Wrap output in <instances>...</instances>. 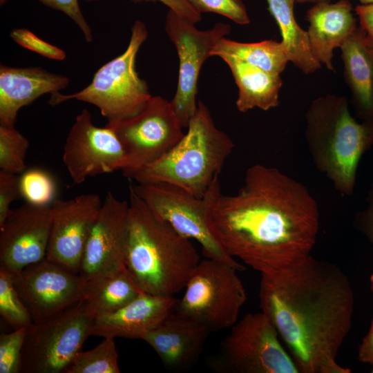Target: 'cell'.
Wrapping results in <instances>:
<instances>
[{"label": "cell", "mask_w": 373, "mask_h": 373, "mask_svg": "<svg viewBox=\"0 0 373 373\" xmlns=\"http://www.w3.org/2000/svg\"><path fill=\"white\" fill-rule=\"evenodd\" d=\"M319 210L307 188L275 167L256 164L236 193L217 197L209 227L222 249L262 274H272L311 254Z\"/></svg>", "instance_id": "cell-1"}, {"label": "cell", "mask_w": 373, "mask_h": 373, "mask_svg": "<svg viewBox=\"0 0 373 373\" xmlns=\"http://www.w3.org/2000/svg\"><path fill=\"white\" fill-rule=\"evenodd\" d=\"M259 301L302 373H349L336 363L352 327L354 294L336 265L314 258L262 274Z\"/></svg>", "instance_id": "cell-2"}, {"label": "cell", "mask_w": 373, "mask_h": 373, "mask_svg": "<svg viewBox=\"0 0 373 373\" xmlns=\"http://www.w3.org/2000/svg\"><path fill=\"white\" fill-rule=\"evenodd\" d=\"M125 266L143 292L173 296L200 262L187 238L156 216L129 187Z\"/></svg>", "instance_id": "cell-3"}, {"label": "cell", "mask_w": 373, "mask_h": 373, "mask_svg": "<svg viewBox=\"0 0 373 373\" xmlns=\"http://www.w3.org/2000/svg\"><path fill=\"white\" fill-rule=\"evenodd\" d=\"M305 120V140L315 166L341 193L352 195L360 160L373 146V122H358L347 99L332 94L313 100Z\"/></svg>", "instance_id": "cell-4"}, {"label": "cell", "mask_w": 373, "mask_h": 373, "mask_svg": "<svg viewBox=\"0 0 373 373\" xmlns=\"http://www.w3.org/2000/svg\"><path fill=\"white\" fill-rule=\"evenodd\" d=\"M234 146L231 138L216 127L207 106L199 101L182 138L133 179L140 184H170L200 198L220 175Z\"/></svg>", "instance_id": "cell-5"}, {"label": "cell", "mask_w": 373, "mask_h": 373, "mask_svg": "<svg viewBox=\"0 0 373 373\" xmlns=\"http://www.w3.org/2000/svg\"><path fill=\"white\" fill-rule=\"evenodd\" d=\"M147 37L145 24L136 20L122 54L102 66L85 88L70 95L55 93L49 104L57 105L72 99L86 102L97 106L108 122L136 115L152 97L147 82L135 68L137 52Z\"/></svg>", "instance_id": "cell-6"}, {"label": "cell", "mask_w": 373, "mask_h": 373, "mask_svg": "<svg viewBox=\"0 0 373 373\" xmlns=\"http://www.w3.org/2000/svg\"><path fill=\"white\" fill-rule=\"evenodd\" d=\"M130 188L156 216L168 222L180 234L198 242L207 258L221 260L243 270L242 265L222 249L209 227L211 206L221 193L220 175L200 198L162 182L137 183Z\"/></svg>", "instance_id": "cell-7"}, {"label": "cell", "mask_w": 373, "mask_h": 373, "mask_svg": "<svg viewBox=\"0 0 373 373\" xmlns=\"http://www.w3.org/2000/svg\"><path fill=\"white\" fill-rule=\"evenodd\" d=\"M237 271L240 270L221 260L200 261L174 310L203 324L209 331L231 328L247 300Z\"/></svg>", "instance_id": "cell-8"}, {"label": "cell", "mask_w": 373, "mask_h": 373, "mask_svg": "<svg viewBox=\"0 0 373 373\" xmlns=\"http://www.w3.org/2000/svg\"><path fill=\"white\" fill-rule=\"evenodd\" d=\"M95 315L82 299L26 329L20 373L63 372L90 336Z\"/></svg>", "instance_id": "cell-9"}, {"label": "cell", "mask_w": 373, "mask_h": 373, "mask_svg": "<svg viewBox=\"0 0 373 373\" xmlns=\"http://www.w3.org/2000/svg\"><path fill=\"white\" fill-rule=\"evenodd\" d=\"M105 126L113 129L123 147L126 162L121 171L129 179L167 153L184 135L171 102L161 96H152L136 115Z\"/></svg>", "instance_id": "cell-10"}, {"label": "cell", "mask_w": 373, "mask_h": 373, "mask_svg": "<svg viewBox=\"0 0 373 373\" xmlns=\"http://www.w3.org/2000/svg\"><path fill=\"white\" fill-rule=\"evenodd\" d=\"M165 31L174 44L179 59L178 86L170 102L182 127L187 128L198 106L196 95L201 67L211 57L218 41L230 33L231 26L217 23L210 29L200 30L195 23L169 10Z\"/></svg>", "instance_id": "cell-11"}, {"label": "cell", "mask_w": 373, "mask_h": 373, "mask_svg": "<svg viewBox=\"0 0 373 373\" xmlns=\"http://www.w3.org/2000/svg\"><path fill=\"white\" fill-rule=\"evenodd\" d=\"M278 337L264 313L247 314L237 321L222 342L224 363L239 373H298Z\"/></svg>", "instance_id": "cell-12"}, {"label": "cell", "mask_w": 373, "mask_h": 373, "mask_svg": "<svg viewBox=\"0 0 373 373\" xmlns=\"http://www.w3.org/2000/svg\"><path fill=\"white\" fill-rule=\"evenodd\" d=\"M13 283L33 323H38L82 300L87 282L80 274L44 258L13 274Z\"/></svg>", "instance_id": "cell-13"}, {"label": "cell", "mask_w": 373, "mask_h": 373, "mask_svg": "<svg viewBox=\"0 0 373 373\" xmlns=\"http://www.w3.org/2000/svg\"><path fill=\"white\" fill-rule=\"evenodd\" d=\"M62 159L73 182L81 184L88 177L121 171L126 155L113 129L95 126L83 109L68 134Z\"/></svg>", "instance_id": "cell-14"}, {"label": "cell", "mask_w": 373, "mask_h": 373, "mask_svg": "<svg viewBox=\"0 0 373 373\" xmlns=\"http://www.w3.org/2000/svg\"><path fill=\"white\" fill-rule=\"evenodd\" d=\"M102 202L95 193L50 204L51 226L45 258L79 274L86 245Z\"/></svg>", "instance_id": "cell-15"}, {"label": "cell", "mask_w": 373, "mask_h": 373, "mask_svg": "<svg viewBox=\"0 0 373 373\" xmlns=\"http://www.w3.org/2000/svg\"><path fill=\"white\" fill-rule=\"evenodd\" d=\"M128 202L108 191L88 238L79 274L87 282L126 267Z\"/></svg>", "instance_id": "cell-16"}, {"label": "cell", "mask_w": 373, "mask_h": 373, "mask_svg": "<svg viewBox=\"0 0 373 373\" xmlns=\"http://www.w3.org/2000/svg\"><path fill=\"white\" fill-rule=\"evenodd\" d=\"M50 226V204L26 202L11 209L0 227V267L17 274L44 259Z\"/></svg>", "instance_id": "cell-17"}, {"label": "cell", "mask_w": 373, "mask_h": 373, "mask_svg": "<svg viewBox=\"0 0 373 373\" xmlns=\"http://www.w3.org/2000/svg\"><path fill=\"white\" fill-rule=\"evenodd\" d=\"M209 332L203 324L173 310L142 340L151 346L165 365L182 370L198 361Z\"/></svg>", "instance_id": "cell-18"}, {"label": "cell", "mask_w": 373, "mask_h": 373, "mask_svg": "<svg viewBox=\"0 0 373 373\" xmlns=\"http://www.w3.org/2000/svg\"><path fill=\"white\" fill-rule=\"evenodd\" d=\"M177 301L173 296L142 292L121 309L95 317L90 335L142 339L174 310Z\"/></svg>", "instance_id": "cell-19"}, {"label": "cell", "mask_w": 373, "mask_h": 373, "mask_svg": "<svg viewBox=\"0 0 373 373\" xmlns=\"http://www.w3.org/2000/svg\"><path fill=\"white\" fill-rule=\"evenodd\" d=\"M68 77L40 67L0 66V124L15 126L19 111L46 93L66 88Z\"/></svg>", "instance_id": "cell-20"}, {"label": "cell", "mask_w": 373, "mask_h": 373, "mask_svg": "<svg viewBox=\"0 0 373 373\" xmlns=\"http://www.w3.org/2000/svg\"><path fill=\"white\" fill-rule=\"evenodd\" d=\"M306 20L313 55L329 70L335 72L334 50L340 48L358 28L351 3L348 0L318 2L307 11Z\"/></svg>", "instance_id": "cell-21"}, {"label": "cell", "mask_w": 373, "mask_h": 373, "mask_svg": "<svg viewBox=\"0 0 373 373\" xmlns=\"http://www.w3.org/2000/svg\"><path fill=\"white\" fill-rule=\"evenodd\" d=\"M366 32L359 26L340 46L344 77L352 104L361 121L373 122V57L365 43Z\"/></svg>", "instance_id": "cell-22"}, {"label": "cell", "mask_w": 373, "mask_h": 373, "mask_svg": "<svg viewBox=\"0 0 373 373\" xmlns=\"http://www.w3.org/2000/svg\"><path fill=\"white\" fill-rule=\"evenodd\" d=\"M220 58L227 64L238 88L237 109L245 113L255 108L268 111L279 104L283 81L279 74L264 70L229 56Z\"/></svg>", "instance_id": "cell-23"}, {"label": "cell", "mask_w": 373, "mask_h": 373, "mask_svg": "<svg viewBox=\"0 0 373 373\" xmlns=\"http://www.w3.org/2000/svg\"><path fill=\"white\" fill-rule=\"evenodd\" d=\"M266 1L269 10L279 27L282 37L280 41L289 61L307 75L320 69L322 64L313 55L307 32L296 21L294 12L296 0Z\"/></svg>", "instance_id": "cell-24"}, {"label": "cell", "mask_w": 373, "mask_h": 373, "mask_svg": "<svg viewBox=\"0 0 373 373\" xmlns=\"http://www.w3.org/2000/svg\"><path fill=\"white\" fill-rule=\"evenodd\" d=\"M142 292L125 267L111 276L87 282L83 299L96 317L121 309Z\"/></svg>", "instance_id": "cell-25"}, {"label": "cell", "mask_w": 373, "mask_h": 373, "mask_svg": "<svg viewBox=\"0 0 373 373\" xmlns=\"http://www.w3.org/2000/svg\"><path fill=\"white\" fill-rule=\"evenodd\" d=\"M211 56H229L264 70L280 75L289 59L281 41L264 40L242 43L223 37L214 46Z\"/></svg>", "instance_id": "cell-26"}, {"label": "cell", "mask_w": 373, "mask_h": 373, "mask_svg": "<svg viewBox=\"0 0 373 373\" xmlns=\"http://www.w3.org/2000/svg\"><path fill=\"white\" fill-rule=\"evenodd\" d=\"M114 338H104L95 347L79 351L63 373H119Z\"/></svg>", "instance_id": "cell-27"}, {"label": "cell", "mask_w": 373, "mask_h": 373, "mask_svg": "<svg viewBox=\"0 0 373 373\" xmlns=\"http://www.w3.org/2000/svg\"><path fill=\"white\" fill-rule=\"evenodd\" d=\"M0 314L14 329L28 327L32 318L13 283V273L0 267Z\"/></svg>", "instance_id": "cell-28"}, {"label": "cell", "mask_w": 373, "mask_h": 373, "mask_svg": "<svg viewBox=\"0 0 373 373\" xmlns=\"http://www.w3.org/2000/svg\"><path fill=\"white\" fill-rule=\"evenodd\" d=\"M28 140L15 126L0 124V170L20 174L26 170Z\"/></svg>", "instance_id": "cell-29"}, {"label": "cell", "mask_w": 373, "mask_h": 373, "mask_svg": "<svg viewBox=\"0 0 373 373\" xmlns=\"http://www.w3.org/2000/svg\"><path fill=\"white\" fill-rule=\"evenodd\" d=\"M21 197L35 204L48 205L55 200L56 185L52 177L39 169L26 170L20 176Z\"/></svg>", "instance_id": "cell-30"}, {"label": "cell", "mask_w": 373, "mask_h": 373, "mask_svg": "<svg viewBox=\"0 0 373 373\" xmlns=\"http://www.w3.org/2000/svg\"><path fill=\"white\" fill-rule=\"evenodd\" d=\"M26 327L0 336V373H20L21 354Z\"/></svg>", "instance_id": "cell-31"}, {"label": "cell", "mask_w": 373, "mask_h": 373, "mask_svg": "<svg viewBox=\"0 0 373 373\" xmlns=\"http://www.w3.org/2000/svg\"><path fill=\"white\" fill-rule=\"evenodd\" d=\"M200 14L213 12L227 17L239 25H247L250 19L242 0H187Z\"/></svg>", "instance_id": "cell-32"}, {"label": "cell", "mask_w": 373, "mask_h": 373, "mask_svg": "<svg viewBox=\"0 0 373 373\" xmlns=\"http://www.w3.org/2000/svg\"><path fill=\"white\" fill-rule=\"evenodd\" d=\"M10 35L21 46L46 58L59 61L66 58V52L62 49L42 40L28 29H14Z\"/></svg>", "instance_id": "cell-33"}, {"label": "cell", "mask_w": 373, "mask_h": 373, "mask_svg": "<svg viewBox=\"0 0 373 373\" xmlns=\"http://www.w3.org/2000/svg\"><path fill=\"white\" fill-rule=\"evenodd\" d=\"M20 198H22L20 176L0 170V227L3 224L11 210L12 202Z\"/></svg>", "instance_id": "cell-34"}, {"label": "cell", "mask_w": 373, "mask_h": 373, "mask_svg": "<svg viewBox=\"0 0 373 373\" xmlns=\"http://www.w3.org/2000/svg\"><path fill=\"white\" fill-rule=\"evenodd\" d=\"M44 5L61 11L70 17L83 32L87 42L93 41L92 30L81 11L78 0H39Z\"/></svg>", "instance_id": "cell-35"}, {"label": "cell", "mask_w": 373, "mask_h": 373, "mask_svg": "<svg viewBox=\"0 0 373 373\" xmlns=\"http://www.w3.org/2000/svg\"><path fill=\"white\" fill-rule=\"evenodd\" d=\"M88 2L99 1V0H85ZM135 2L139 1H157L166 6L169 10H173L182 18L193 23H197L200 21L202 17L187 0H133Z\"/></svg>", "instance_id": "cell-36"}, {"label": "cell", "mask_w": 373, "mask_h": 373, "mask_svg": "<svg viewBox=\"0 0 373 373\" xmlns=\"http://www.w3.org/2000/svg\"><path fill=\"white\" fill-rule=\"evenodd\" d=\"M367 206L359 212L356 218V224L359 230L373 245V183L367 197Z\"/></svg>", "instance_id": "cell-37"}, {"label": "cell", "mask_w": 373, "mask_h": 373, "mask_svg": "<svg viewBox=\"0 0 373 373\" xmlns=\"http://www.w3.org/2000/svg\"><path fill=\"white\" fill-rule=\"evenodd\" d=\"M358 360L373 366V318L367 333L358 346Z\"/></svg>", "instance_id": "cell-38"}, {"label": "cell", "mask_w": 373, "mask_h": 373, "mask_svg": "<svg viewBox=\"0 0 373 373\" xmlns=\"http://www.w3.org/2000/svg\"><path fill=\"white\" fill-rule=\"evenodd\" d=\"M355 12L358 17L360 26L367 35L373 36V3L358 5Z\"/></svg>", "instance_id": "cell-39"}, {"label": "cell", "mask_w": 373, "mask_h": 373, "mask_svg": "<svg viewBox=\"0 0 373 373\" xmlns=\"http://www.w3.org/2000/svg\"><path fill=\"white\" fill-rule=\"evenodd\" d=\"M365 43L370 53L373 57V36H370L366 34Z\"/></svg>", "instance_id": "cell-40"}, {"label": "cell", "mask_w": 373, "mask_h": 373, "mask_svg": "<svg viewBox=\"0 0 373 373\" xmlns=\"http://www.w3.org/2000/svg\"><path fill=\"white\" fill-rule=\"evenodd\" d=\"M321 1H330V0H296V2L300 3H316Z\"/></svg>", "instance_id": "cell-41"}, {"label": "cell", "mask_w": 373, "mask_h": 373, "mask_svg": "<svg viewBox=\"0 0 373 373\" xmlns=\"http://www.w3.org/2000/svg\"><path fill=\"white\" fill-rule=\"evenodd\" d=\"M370 289L372 291V294L373 295V274H371L370 277Z\"/></svg>", "instance_id": "cell-42"}, {"label": "cell", "mask_w": 373, "mask_h": 373, "mask_svg": "<svg viewBox=\"0 0 373 373\" xmlns=\"http://www.w3.org/2000/svg\"><path fill=\"white\" fill-rule=\"evenodd\" d=\"M359 1L363 5H367V4L373 3V0H359Z\"/></svg>", "instance_id": "cell-43"}, {"label": "cell", "mask_w": 373, "mask_h": 373, "mask_svg": "<svg viewBox=\"0 0 373 373\" xmlns=\"http://www.w3.org/2000/svg\"><path fill=\"white\" fill-rule=\"evenodd\" d=\"M6 1L7 0H0V4L3 5L4 3H6Z\"/></svg>", "instance_id": "cell-44"}, {"label": "cell", "mask_w": 373, "mask_h": 373, "mask_svg": "<svg viewBox=\"0 0 373 373\" xmlns=\"http://www.w3.org/2000/svg\"><path fill=\"white\" fill-rule=\"evenodd\" d=\"M372 372L373 373V366H372Z\"/></svg>", "instance_id": "cell-45"}]
</instances>
